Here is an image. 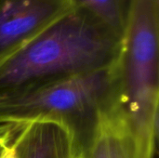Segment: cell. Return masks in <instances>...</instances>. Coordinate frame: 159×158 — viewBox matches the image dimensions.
<instances>
[{"mask_svg":"<svg viewBox=\"0 0 159 158\" xmlns=\"http://www.w3.org/2000/svg\"><path fill=\"white\" fill-rule=\"evenodd\" d=\"M122 36L89 11L72 7L0 60V92L114 66Z\"/></svg>","mask_w":159,"mask_h":158,"instance_id":"1","label":"cell"},{"mask_svg":"<svg viewBox=\"0 0 159 158\" xmlns=\"http://www.w3.org/2000/svg\"><path fill=\"white\" fill-rule=\"evenodd\" d=\"M116 70V97L139 158H155L158 134L159 0H129Z\"/></svg>","mask_w":159,"mask_h":158,"instance_id":"2","label":"cell"},{"mask_svg":"<svg viewBox=\"0 0 159 158\" xmlns=\"http://www.w3.org/2000/svg\"><path fill=\"white\" fill-rule=\"evenodd\" d=\"M116 64L110 68L0 92V126L42 119L70 124L81 142L102 105L116 87Z\"/></svg>","mask_w":159,"mask_h":158,"instance_id":"3","label":"cell"},{"mask_svg":"<svg viewBox=\"0 0 159 158\" xmlns=\"http://www.w3.org/2000/svg\"><path fill=\"white\" fill-rule=\"evenodd\" d=\"M71 7L70 0H0V60L35 37Z\"/></svg>","mask_w":159,"mask_h":158,"instance_id":"4","label":"cell"},{"mask_svg":"<svg viewBox=\"0 0 159 158\" xmlns=\"http://www.w3.org/2000/svg\"><path fill=\"white\" fill-rule=\"evenodd\" d=\"M11 143L17 158H84L77 131L61 120L42 119L18 125Z\"/></svg>","mask_w":159,"mask_h":158,"instance_id":"5","label":"cell"},{"mask_svg":"<svg viewBox=\"0 0 159 158\" xmlns=\"http://www.w3.org/2000/svg\"><path fill=\"white\" fill-rule=\"evenodd\" d=\"M84 158H139L127 118L116 88L99 109L83 143Z\"/></svg>","mask_w":159,"mask_h":158,"instance_id":"6","label":"cell"},{"mask_svg":"<svg viewBox=\"0 0 159 158\" xmlns=\"http://www.w3.org/2000/svg\"><path fill=\"white\" fill-rule=\"evenodd\" d=\"M72 7L83 8L123 36L129 0H70Z\"/></svg>","mask_w":159,"mask_h":158,"instance_id":"7","label":"cell"},{"mask_svg":"<svg viewBox=\"0 0 159 158\" xmlns=\"http://www.w3.org/2000/svg\"><path fill=\"white\" fill-rule=\"evenodd\" d=\"M16 130H17L16 126H12V125L0 126V147L4 148L5 146L8 145L12 142Z\"/></svg>","mask_w":159,"mask_h":158,"instance_id":"8","label":"cell"},{"mask_svg":"<svg viewBox=\"0 0 159 158\" xmlns=\"http://www.w3.org/2000/svg\"><path fill=\"white\" fill-rule=\"evenodd\" d=\"M0 158H17L14 146L11 142L2 149L0 153Z\"/></svg>","mask_w":159,"mask_h":158,"instance_id":"9","label":"cell"},{"mask_svg":"<svg viewBox=\"0 0 159 158\" xmlns=\"http://www.w3.org/2000/svg\"><path fill=\"white\" fill-rule=\"evenodd\" d=\"M2 149H3V148H2V147H0V153H1V151H2Z\"/></svg>","mask_w":159,"mask_h":158,"instance_id":"10","label":"cell"}]
</instances>
